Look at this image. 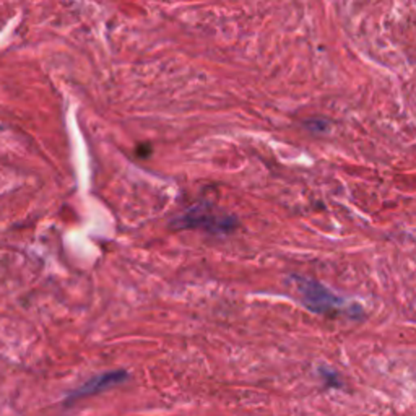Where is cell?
<instances>
[{"label": "cell", "instance_id": "7a4b0ae2", "mask_svg": "<svg viewBox=\"0 0 416 416\" xmlns=\"http://www.w3.org/2000/svg\"><path fill=\"white\" fill-rule=\"evenodd\" d=\"M176 225L184 230L202 228L210 231V233L223 234L233 231L236 221L234 218L226 217V215H218L210 207H194L184 213Z\"/></svg>", "mask_w": 416, "mask_h": 416}, {"label": "cell", "instance_id": "6da1fadb", "mask_svg": "<svg viewBox=\"0 0 416 416\" xmlns=\"http://www.w3.org/2000/svg\"><path fill=\"white\" fill-rule=\"evenodd\" d=\"M293 278L296 288L299 291L301 299L309 311L322 316L340 314V312H348L350 316L353 314V307H350L347 301L335 296L331 290H327L326 286L316 282V280H309L304 277Z\"/></svg>", "mask_w": 416, "mask_h": 416}, {"label": "cell", "instance_id": "3957f363", "mask_svg": "<svg viewBox=\"0 0 416 416\" xmlns=\"http://www.w3.org/2000/svg\"><path fill=\"white\" fill-rule=\"evenodd\" d=\"M127 379H129V374L122 369L102 372V374H98V376L91 377L90 381H86L82 387L75 388L73 392H70L67 400L69 402H75V400H78V398L96 396V393L109 391V388L119 386V384H122L124 381H127Z\"/></svg>", "mask_w": 416, "mask_h": 416}]
</instances>
